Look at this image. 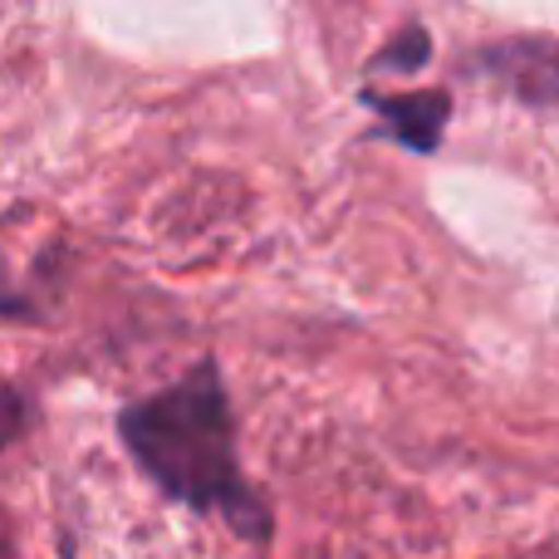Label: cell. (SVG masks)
Wrapping results in <instances>:
<instances>
[{
    "label": "cell",
    "instance_id": "1",
    "mask_svg": "<svg viewBox=\"0 0 559 559\" xmlns=\"http://www.w3.org/2000/svg\"><path fill=\"white\" fill-rule=\"evenodd\" d=\"M118 437L147 481L177 506L216 515L251 545L271 540V511L241 472L231 397L212 358L187 368L163 393L128 403L118 413Z\"/></svg>",
    "mask_w": 559,
    "mask_h": 559
},
{
    "label": "cell",
    "instance_id": "2",
    "mask_svg": "<svg viewBox=\"0 0 559 559\" xmlns=\"http://www.w3.org/2000/svg\"><path fill=\"white\" fill-rule=\"evenodd\" d=\"M496 84H506L525 104H555L559 98V45L555 39H506L481 55Z\"/></svg>",
    "mask_w": 559,
    "mask_h": 559
},
{
    "label": "cell",
    "instance_id": "3",
    "mask_svg": "<svg viewBox=\"0 0 559 559\" xmlns=\"http://www.w3.org/2000/svg\"><path fill=\"white\" fill-rule=\"evenodd\" d=\"M364 104L383 118V133L413 153H432L447 133V114H452V98L442 88H417V94H373L368 88Z\"/></svg>",
    "mask_w": 559,
    "mask_h": 559
},
{
    "label": "cell",
    "instance_id": "4",
    "mask_svg": "<svg viewBox=\"0 0 559 559\" xmlns=\"http://www.w3.org/2000/svg\"><path fill=\"white\" fill-rule=\"evenodd\" d=\"M427 55H432V39H427V29L413 25V29H403V35H397L393 45L373 59V69H403V74H413V69L427 64Z\"/></svg>",
    "mask_w": 559,
    "mask_h": 559
},
{
    "label": "cell",
    "instance_id": "5",
    "mask_svg": "<svg viewBox=\"0 0 559 559\" xmlns=\"http://www.w3.org/2000/svg\"><path fill=\"white\" fill-rule=\"evenodd\" d=\"M25 423H29V407H25V397H20V388L0 383V447L15 442V437L25 432Z\"/></svg>",
    "mask_w": 559,
    "mask_h": 559
},
{
    "label": "cell",
    "instance_id": "6",
    "mask_svg": "<svg viewBox=\"0 0 559 559\" xmlns=\"http://www.w3.org/2000/svg\"><path fill=\"white\" fill-rule=\"evenodd\" d=\"M0 319H35V299L10 280L5 261H0Z\"/></svg>",
    "mask_w": 559,
    "mask_h": 559
}]
</instances>
